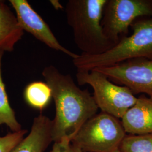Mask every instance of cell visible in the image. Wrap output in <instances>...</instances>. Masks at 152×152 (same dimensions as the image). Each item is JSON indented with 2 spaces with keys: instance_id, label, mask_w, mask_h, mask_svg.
I'll use <instances>...</instances> for the list:
<instances>
[{
  "instance_id": "8992f818",
  "label": "cell",
  "mask_w": 152,
  "mask_h": 152,
  "mask_svg": "<svg viewBox=\"0 0 152 152\" xmlns=\"http://www.w3.org/2000/svg\"><path fill=\"white\" fill-rule=\"evenodd\" d=\"M152 18V0H107L102 26L115 45L127 36L129 28L139 18Z\"/></svg>"
},
{
  "instance_id": "277c9868",
  "label": "cell",
  "mask_w": 152,
  "mask_h": 152,
  "mask_svg": "<svg viewBox=\"0 0 152 152\" xmlns=\"http://www.w3.org/2000/svg\"><path fill=\"white\" fill-rule=\"evenodd\" d=\"M126 133L121 121L110 114H95L71 140L82 152H112L119 149Z\"/></svg>"
},
{
  "instance_id": "ac0fdd59",
  "label": "cell",
  "mask_w": 152,
  "mask_h": 152,
  "mask_svg": "<svg viewBox=\"0 0 152 152\" xmlns=\"http://www.w3.org/2000/svg\"><path fill=\"white\" fill-rule=\"evenodd\" d=\"M50 3L51 4V5L53 6V7H54L55 9L56 10H59L63 8V6L61 5L59 2V1H50Z\"/></svg>"
},
{
  "instance_id": "7a4b0ae2",
  "label": "cell",
  "mask_w": 152,
  "mask_h": 152,
  "mask_svg": "<svg viewBox=\"0 0 152 152\" xmlns=\"http://www.w3.org/2000/svg\"><path fill=\"white\" fill-rule=\"evenodd\" d=\"M107 0H69L65 6L67 23L82 54H100L115 44L104 34L102 26Z\"/></svg>"
},
{
  "instance_id": "4fadbf2b",
  "label": "cell",
  "mask_w": 152,
  "mask_h": 152,
  "mask_svg": "<svg viewBox=\"0 0 152 152\" xmlns=\"http://www.w3.org/2000/svg\"><path fill=\"white\" fill-rule=\"evenodd\" d=\"M4 53L0 50V125L5 124L12 132H15L22 130V125L18 121L15 111L10 104L2 79V60Z\"/></svg>"
},
{
  "instance_id": "8fae6325",
  "label": "cell",
  "mask_w": 152,
  "mask_h": 152,
  "mask_svg": "<svg viewBox=\"0 0 152 152\" xmlns=\"http://www.w3.org/2000/svg\"><path fill=\"white\" fill-rule=\"evenodd\" d=\"M23 35L15 14L5 1H0V50L12 52Z\"/></svg>"
},
{
  "instance_id": "30bf717a",
  "label": "cell",
  "mask_w": 152,
  "mask_h": 152,
  "mask_svg": "<svg viewBox=\"0 0 152 152\" xmlns=\"http://www.w3.org/2000/svg\"><path fill=\"white\" fill-rule=\"evenodd\" d=\"M52 120L39 114L33 121L30 133L10 152H44L53 141Z\"/></svg>"
},
{
  "instance_id": "d6986e66",
  "label": "cell",
  "mask_w": 152,
  "mask_h": 152,
  "mask_svg": "<svg viewBox=\"0 0 152 152\" xmlns=\"http://www.w3.org/2000/svg\"><path fill=\"white\" fill-rule=\"evenodd\" d=\"M121 152L120 151V149H116V150H115V151H114L113 152Z\"/></svg>"
},
{
  "instance_id": "5b68a950",
  "label": "cell",
  "mask_w": 152,
  "mask_h": 152,
  "mask_svg": "<svg viewBox=\"0 0 152 152\" xmlns=\"http://www.w3.org/2000/svg\"><path fill=\"white\" fill-rule=\"evenodd\" d=\"M76 78L79 85L92 87L93 97L102 112L117 118L121 119L137 101V98L128 87L113 83L98 71L77 70Z\"/></svg>"
},
{
  "instance_id": "2e32d148",
  "label": "cell",
  "mask_w": 152,
  "mask_h": 152,
  "mask_svg": "<svg viewBox=\"0 0 152 152\" xmlns=\"http://www.w3.org/2000/svg\"><path fill=\"white\" fill-rule=\"evenodd\" d=\"M71 141L68 138H63L60 141L55 142L51 152H69Z\"/></svg>"
},
{
  "instance_id": "6da1fadb",
  "label": "cell",
  "mask_w": 152,
  "mask_h": 152,
  "mask_svg": "<svg viewBox=\"0 0 152 152\" xmlns=\"http://www.w3.org/2000/svg\"><path fill=\"white\" fill-rule=\"evenodd\" d=\"M42 75L51 89L55 105L52 140L66 137L71 141L82 126L97 114L99 108L92 95L78 87L70 75L61 73L52 65L46 66Z\"/></svg>"
},
{
  "instance_id": "9a60e30c",
  "label": "cell",
  "mask_w": 152,
  "mask_h": 152,
  "mask_svg": "<svg viewBox=\"0 0 152 152\" xmlns=\"http://www.w3.org/2000/svg\"><path fill=\"white\" fill-rule=\"evenodd\" d=\"M27 130L10 132L4 136H0V152H10L11 150L22 141L27 133Z\"/></svg>"
},
{
  "instance_id": "e0dca14e",
  "label": "cell",
  "mask_w": 152,
  "mask_h": 152,
  "mask_svg": "<svg viewBox=\"0 0 152 152\" xmlns=\"http://www.w3.org/2000/svg\"><path fill=\"white\" fill-rule=\"evenodd\" d=\"M69 152H82V151L81 149L77 145L71 142Z\"/></svg>"
},
{
  "instance_id": "9c48e42d",
  "label": "cell",
  "mask_w": 152,
  "mask_h": 152,
  "mask_svg": "<svg viewBox=\"0 0 152 152\" xmlns=\"http://www.w3.org/2000/svg\"><path fill=\"white\" fill-rule=\"evenodd\" d=\"M121 119L126 133L144 135L152 132V99L141 96Z\"/></svg>"
},
{
  "instance_id": "3957f363",
  "label": "cell",
  "mask_w": 152,
  "mask_h": 152,
  "mask_svg": "<svg viewBox=\"0 0 152 152\" xmlns=\"http://www.w3.org/2000/svg\"><path fill=\"white\" fill-rule=\"evenodd\" d=\"M130 27L132 33L112 48L100 54L78 55L73 65L77 70L90 71L135 59H152V18L137 19Z\"/></svg>"
},
{
  "instance_id": "7c38bea8",
  "label": "cell",
  "mask_w": 152,
  "mask_h": 152,
  "mask_svg": "<svg viewBox=\"0 0 152 152\" xmlns=\"http://www.w3.org/2000/svg\"><path fill=\"white\" fill-rule=\"evenodd\" d=\"M24 98L30 107L42 110L49 105L53 98L51 89L46 82H32L25 88Z\"/></svg>"
},
{
  "instance_id": "52a82bcc",
  "label": "cell",
  "mask_w": 152,
  "mask_h": 152,
  "mask_svg": "<svg viewBox=\"0 0 152 152\" xmlns=\"http://www.w3.org/2000/svg\"><path fill=\"white\" fill-rule=\"evenodd\" d=\"M93 70L118 85L128 87L134 94H145L152 99V59H135Z\"/></svg>"
},
{
  "instance_id": "ba28073f",
  "label": "cell",
  "mask_w": 152,
  "mask_h": 152,
  "mask_svg": "<svg viewBox=\"0 0 152 152\" xmlns=\"http://www.w3.org/2000/svg\"><path fill=\"white\" fill-rule=\"evenodd\" d=\"M9 2L15 11L19 26L24 31L29 33L50 48L67 55L72 59L78 56L61 45L49 25L27 0H10Z\"/></svg>"
},
{
  "instance_id": "5bb4252c",
  "label": "cell",
  "mask_w": 152,
  "mask_h": 152,
  "mask_svg": "<svg viewBox=\"0 0 152 152\" xmlns=\"http://www.w3.org/2000/svg\"><path fill=\"white\" fill-rule=\"evenodd\" d=\"M119 149L121 152H152V132L144 135H126Z\"/></svg>"
}]
</instances>
